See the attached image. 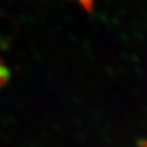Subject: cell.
Segmentation results:
<instances>
[{"mask_svg":"<svg viewBox=\"0 0 147 147\" xmlns=\"http://www.w3.org/2000/svg\"><path fill=\"white\" fill-rule=\"evenodd\" d=\"M81 5L84 8L85 11H87L88 13H92L94 10V1L95 0H79Z\"/></svg>","mask_w":147,"mask_h":147,"instance_id":"7a4b0ae2","label":"cell"},{"mask_svg":"<svg viewBox=\"0 0 147 147\" xmlns=\"http://www.w3.org/2000/svg\"><path fill=\"white\" fill-rule=\"evenodd\" d=\"M10 79V71L9 69L0 63V87L5 86Z\"/></svg>","mask_w":147,"mask_h":147,"instance_id":"6da1fadb","label":"cell"},{"mask_svg":"<svg viewBox=\"0 0 147 147\" xmlns=\"http://www.w3.org/2000/svg\"><path fill=\"white\" fill-rule=\"evenodd\" d=\"M138 145H140V147H147V141H141Z\"/></svg>","mask_w":147,"mask_h":147,"instance_id":"3957f363","label":"cell"}]
</instances>
